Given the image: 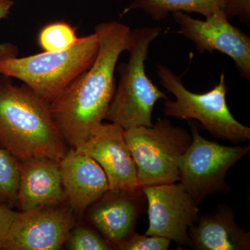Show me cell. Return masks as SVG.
<instances>
[{
  "label": "cell",
  "instance_id": "cell-10",
  "mask_svg": "<svg viewBox=\"0 0 250 250\" xmlns=\"http://www.w3.org/2000/svg\"><path fill=\"white\" fill-rule=\"evenodd\" d=\"M76 225L67 205L21 211L11 225L2 250H59Z\"/></svg>",
  "mask_w": 250,
  "mask_h": 250
},
{
  "label": "cell",
  "instance_id": "cell-17",
  "mask_svg": "<svg viewBox=\"0 0 250 250\" xmlns=\"http://www.w3.org/2000/svg\"><path fill=\"white\" fill-rule=\"evenodd\" d=\"M21 171V161L0 147V204L12 208L17 205Z\"/></svg>",
  "mask_w": 250,
  "mask_h": 250
},
{
  "label": "cell",
  "instance_id": "cell-11",
  "mask_svg": "<svg viewBox=\"0 0 250 250\" xmlns=\"http://www.w3.org/2000/svg\"><path fill=\"white\" fill-rule=\"evenodd\" d=\"M98 163L107 177L109 190H136L142 188L136 165L125 138V129L115 123H102L83 146L75 149Z\"/></svg>",
  "mask_w": 250,
  "mask_h": 250
},
{
  "label": "cell",
  "instance_id": "cell-5",
  "mask_svg": "<svg viewBox=\"0 0 250 250\" xmlns=\"http://www.w3.org/2000/svg\"><path fill=\"white\" fill-rule=\"evenodd\" d=\"M156 73L161 85L175 97L166 99L164 115L179 120H196L214 137L233 143L250 139V129L239 123L230 111L227 103L228 85L225 74L213 89L207 93H194L186 88L182 78L168 67L159 63Z\"/></svg>",
  "mask_w": 250,
  "mask_h": 250
},
{
  "label": "cell",
  "instance_id": "cell-22",
  "mask_svg": "<svg viewBox=\"0 0 250 250\" xmlns=\"http://www.w3.org/2000/svg\"><path fill=\"white\" fill-rule=\"evenodd\" d=\"M19 213L20 212L15 211L11 207L0 204V250H2L11 225Z\"/></svg>",
  "mask_w": 250,
  "mask_h": 250
},
{
  "label": "cell",
  "instance_id": "cell-18",
  "mask_svg": "<svg viewBox=\"0 0 250 250\" xmlns=\"http://www.w3.org/2000/svg\"><path fill=\"white\" fill-rule=\"evenodd\" d=\"M79 39L76 31L70 24L54 22L41 29L38 41L44 52H60L70 48Z\"/></svg>",
  "mask_w": 250,
  "mask_h": 250
},
{
  "label": "cell",
  "instance_id": "cell-19",
  "mask_svg": "<svg viewBox=\"0 0 250 250\" xmlns=\"http://www.w3.org/2000/svg\"><path fill=\"white\" fill-rule=\"evenodd\" d=\"M65 246L71 250H111V243L104 238L100 233L84 226L75 225L72 229Z\"/></svg>",
  "mask_w": 250,
  "mask_h": 250
},
{
  "label": "cell",
  "instance_id": "cell-16",
  "mask_svg": "<svg viewBox=\"0 0 250 250\" xmlns=\"http://www.w3.org/2000/svg\"><path fill=\"white\" fill-rule=\"evenodd\" d=\"M227 0H135L123 11L125 15L134 10H142L154 21H162L172 13H195L208 17L223 10Z\"/></svg>",
  "mask_w": 250,
  "mask_h": 250
},
{
  "label": "cell",
  "instance_id": "cell-3",
  "mask_svg": "<svg viewBox=\"0 0 250 250\" xmlns=\"http://www.w3.org/2000/svg\"><path fill=\"white\" fill-rule=\"evenodd\" d=\"M100 42L94 32L79 39L70 48L60 52L17 57L11 45H0V75L17 79L51 104L96 58Z\"/></svg>",
  "mask_w": 250,
  "mask_h": 250
},
{
  "label": "cell",
  "instance_id": "cell-7",
  "mask_svg": "<svg viewBox=\"0 0 250 250\" xmlns=\"http://www.w3.org/2000/svg\"><path fill=\"white\" fill-rule=\"evenodd\" d=\"M190 127L192 141L179 161V181L199 205L208 195L230 190L228 172L249 153L250 146H223L202 137L193 122Z\"/></svg>",
  "mask_w": 250,
  "mask_h": 250
},
{
  "label": "cell",
  "instance_id": "cell-8",
  "mask_svg": "<svg viewBox=\"0 0 250 250\" xmlns=\"http://www.w3.org/2000/svg\"><path fill=\"white\" fill-rule=\"evenodd\" d=\"M178 32L192 41L200 53L218 51L233 59L240 75L250 80V38L232 25L223 10L205 21L195 19L182 11L174 12Z\"/></svg>",
  "mask_w": 250,
  "mask_h": 250
},
{
  "label": "cell",
  "instance_id": "cell-21",
  "mask_svg": "<svg viewBox=\"0 0 250 250\" xmlns=\"http://www.w3.org/2000/svg\"><path fill=\"white\" fill-rule=\"evenodd\" d=\"M223 11L229 20L238 17L250 25V0H227Z\"/></svg>",
  "mask_w": 250,
  "mask_h": 250
},
{
  "label": "cell",
  "instance_id": "cell-15",
  "mask_svg": "<svg viewBox=\"0 0 250 250\" xmlns=\"http://www.w3.org/2000/svg\"><path fill=\"white\" fill-rule=\"evenodd\" d=\"M234 211L219 205L215 214L199 217L189 229L190 247L196 250H249L250 233L236 223Z\"/></svg>",
  "mask_w": 250,
  "mask_h": 250
},
{
  "label": "cell",
  "instance_id": "cell-23",
  "mask_svg": "<svg viewBox=\"0 0 250 250\" xmlns=\"http://www.w3.org/2000/svg\"><path fill=\"white\" fill-rule=\"evenodd\" d=\"M14 5L12 0H0V21L8 18Z\"/></svg>",
  "mask_w": 250,
  "mask_h": 250
},
{
  "label": "cell",
  "instance_id": "cell-6",
  "mask_svg": "<svg viewBox=\"0 0 250 250\" xmlns=\"http://www.w3.org/2000/svg\"><path fill=\"white\" fill-rule=\"evenodd\" d=\"M125 138L134 159L140 187L179 181V161L192 141L187 130L174 126L170 120L159 118L152 126L125 130Z\"/></svg>",
  "mask_w": 250,
  "mask_h": 250
},
{
  "label": "cell",
  "instance_id": "cell-20",
  "mask_svg": "<svg viewBox=\"0 0 250 250\" xmlns=\"http://www.w3.org/2000/svg\"><path fill=\"white\" fill-rule=\"evenodd\" d=\"M171 241L160 236L140 235L134 232L114 246V249L121 250H167Z\"/></svg>",
  "mask_w": 250,
  "mask_h": 250
},
{
  "label": "cell",
  "instance_id": "cell-4",
  "mask_svg": "<svg viewBox=\"0 0 250 250\" xmlns=\"http://www.w3.org/2000/svg\"><path fill=\"white\" fill-rule=\"evenodd\" d=\"M160 27L137 28L132 31L128 62L119 67L120 82L105 119L125 130L152 126L156 103L167 99L166 93L153 83L146 72V62L151 44L159 37Z\"/></svg>",
  "mask_w": 250,
  "mask_h": 250
},
{
  "label": "cell",
  "instance_id": "cell-13",
  "mask_svg": "<svg viewBox=\"0 0 250 250\" xmlns=\"http://www.w3.org/2000/svg\"><path fill=\"white\" fill-rule=\"evenodd\" d=\"M62 182L67 205L83 213L109 190L104 171L93 158L70 149L60 162Z\"/></svg>",
  "mask_w": 250,
  "mask_h": 250
},
{
  "label": "cell",
  "instance_id": "cell-2",
  "mask_svg": "<svg viewBox=\"0 0 250 250\" xmlns=\"http://www.w3.org/2000/svg\"><path fill=\"white\" fill-rule=\"evenodd\" d=\"M0 147L21 161L47 157L61 162L67 152L50 104L27 85L0 75Z\"/></svg>",
  "mask_w": 250,
  "mask_h": 250
},
{
  "label": "cell",
  "instance_id": "cell-14",
  "mask_svg": "<svg viewBox=\"0 0 250 250\" xmlns=\"http://www.w3.org/2000/svg\"><path fill=\"white\" fill-rule=\"evenodd\" d=\"M67 205L60 162L47 157L21 161L17 205L21 211L46 206Z\"/></svg>",
  "mask_w": 250,
  "mask_h": 250
},
{
  "label": "cell",
  "instance_id": "cell-12",
  "mask_svg": "<svg viewBox=\"0 0 250 250\" xmlns=\"http://www.w3.org/2000/svg\"><path fill=\"white\" fill-rule=\"evenodd\" d=\"M146 202L142 188L108 190L89 207L88 220L114 249L116 243L134 232Z\"/></svg>",
  "mask_w": 250,
  "mask_h": 250
},
{
  "label": "cell",
  "instance_id": "cell-9",
  "mask_svg": "<svg viewBox=\"0 0 250 250\" xmlns=\"http://www.w3.org/2000/svg\"><path fill=\"white\" fill-rule=\"evenodd\" d=\"M147 202L148 236L190 246L189 229L199 218L197 204L181 183L142 188Z\"/></svg>",
  "mask_w": 250,
  "mask_h": 250
},
{
  "label": "cell",
  "instance_id": "cell-1",
  "mask_svg": "<svg viewBox=\"0 0 250 250\" xmlns=\"http://www.w3.org/2000/svg\"><path fill=\"white\" fill-rule=\"evenodd\" d=\"M95 32L100 47L91 66L50 104L54 123L72 149L83 146L106 118L116 90L117 62L131 42L132 31L123 23H100Z\"/></svg>",
  "mask_w": 250,
  "mask_h": 250
}]
</instances>
